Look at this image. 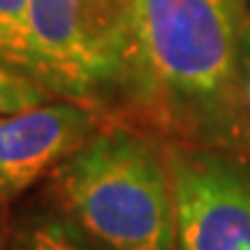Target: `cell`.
Returning a JSON list of instances; mask_svg holds the SVG:
<instances>
[{
	"label": "cell",
	"instance_id": "obj_1",
	"mask_svg": "<svg viewBox=\"0 0 250 250\" xmlns=\"http://www.w3.org/2000/svg\"><path fill=\"white\" fill-rule=\"evenodd\" d=\"M248 0H132L114 121L162 144L250 158L241 74Z\"/></svg>",
	"mask_w": 250,
	"mask_h": 250
},
{
	"label": "cell",
	"instance_id": "obj_2",
	"mask_svg": "<svg viewBox=\"0 0 250 250\" xmlns=\"http://www.w3.org/2000/svg\"><path fill=\"white\" fill-rule=\"evenodd\" d=\"M51 190L102 250H179L174 183L165 144L107 121L51 171Z\"/></svg>",
	"mask_w": 250,
	"mask_h": 250
},
{
	"label": "cell",
	"instance_id": "obj_3",
	"mask_svg": "<svg viewBox=\"0 0 250 250\" xmlns=\"http://www.w3.org/2000/svg\"><path fill=\"white\" fill-rule=\"evenodd\" d=\"M130 30L132 0H28L26 77L58 100L116 114Z\"/></svg>",
	"mask_w": 250,
	"mask_h": 250
},
{
	"label": "cell",
	"instance_id": "obj_4",
	"mask_svg": "<svg viewBox=\"0 0 250 250\" xmlns=\"http://www.w3.org/2000/svg\"><path fill=\"white\" fill-rule=\"evenodd\" d=\"M179 250H250V158L165 144Z\"/></svg>",
	"mask_w": 250,
	"mask_h": 250
},
{
	"label": "cell",
	"instance_id": "obj_5",
	"mask_svg": "<svg viewBox=\"0 0 250 250\" xmlns=\"http://www.w3.org/2000/svg\"><path fill=\"white\" fill-rule=\"evenodd\" d=\"M98 127V111L58 98L0 116V204L17 199L51 174Z\"/></svg>",
	"mask_w": 250,
	"mask_h": 250
},
{
	"label": "cell",
	"instance_id": "obj_6",
	"mask_svg": "<svg viewBox=\"0 0 250 250\" xmlns=\"http://www.w3.org/2000/svg\"><path fill=\"white\" fill-rule=\"evenodd\" d=\"M14 250H98L86 232L62 213H40L21 223Z\"/></svg>",
	"mask_w": 250,
	"mask_h": 250
},
{
	"label": "cell",
	"instance_id": "obj_7",
	"mask_svg": "<svg viewBox=\"0 0 250 250\" xmlns=\"http://www.w3.org/2000/svg\"><path fill=\"white\" fill-rule=\"evenodd\" d=\"M26 14L28 0H0V62L23 77H26Z\"/></svg>",
	"mask_w": 250,
	"mask_h": 250
},
{
	"label": "cell",
	"instance_id": "obj_8",
	"mask_svg": "<svg viewBox=\"0 0 250 250\" xmlns=\"http://www.w3.org/2000/svg\"><path fill=\"white\" fill-rule=\"evenodd\" d=\"M51 98L54 95L46 88H42L37 81L28 79L0 62V116L44 104Z\"/></svg>",
	"mask_w": 250,
	"mask_h": 250
},
{
	"label": "cell",
	"instance_id": "obj_9",
	"mask_svg": "<svg viewBox=\"0 0 250 250\" xmlns=\"http://www.w3.org/2000/svg\"><path fill=\"white\" fill-rule=\"evenodd\" d=\"M241 74H243V93H246V107L250 116V21L243 35V51H241Z\"/></svg>",
	"mask_w": 250,
	"mask_h": 250
},
{
	"label": "cell",
	"instance_id": "obj_10",
	"mask_svg": "<svg viewBox=\"0 0 250 250\" xmlns=\"http://www.w3.org/2000/svg\"><path fill=\"white\" fill-rule=\"evenodd\" d=\"M0 250H5V248H2V239H0Z\"/></svg>",
	"mask_w": 250,
	"mask_h": 250
}]
</instances>
